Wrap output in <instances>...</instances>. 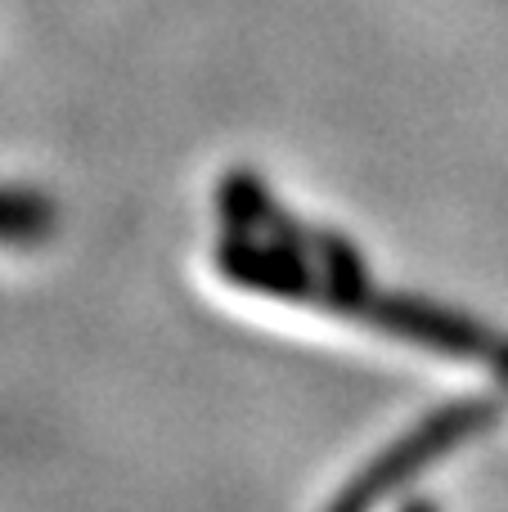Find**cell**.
Returning <instances> with one entry per match:
<instances>
[{"instance_id": "6da1fadb", "label": "cell", "mask_w": 508, "mask_h": 512, "mask_svg": "<svg viewBox=\"0 0 508 512\" xmlns=\"http://www.w3.org/2000/svg\"><path fill=\"white\" fill-rule=\"evenodd\" d=\"M495 414H500V396L455 400V405L428 414L410 436H401V441H396L387 454H378V459L369 463L360 477H351V486L333 495V508H360V504L383 499L387 490L401 486V481H410L419 468L446 459V454L455 450V445H464L468 436L486 432V427L495 423Z\"/></svg>"}, {"instance_id": "3957f363", "label": "cell", "mask_w": 508, "mask_h": 512, "mask_svg": "<svg viewBox=\"0 0 508 512\" xmlns=\"http://www.w3.org/2000/svg\"><path fill=\"white\" fill-rule=\"evenodd\" d=\"M59 225L54 198L32 194V189H0V243L9 248H36Z\"/></svg>"}, {"instance_id": "7a4b0ae2", "label": "cell", "mask_w": 508, "mask_h": 512, "mask_svg": "<svg viewBox=\"0 0 508 512\" xmlns=\"http://www.w3.org/2000/svg\"><path fill=\"white\" fill-rule=\"evenodd\" d=\"M351 315L369 319V324H378L383 333L405 337V342H419V346L441 351V355H468V360L477 355V360H495V364H504V355H508V342L495 337L486 324L459 315V310L428 306V301L374 297V292H365Z\"/></svg>"}]
</instances>
